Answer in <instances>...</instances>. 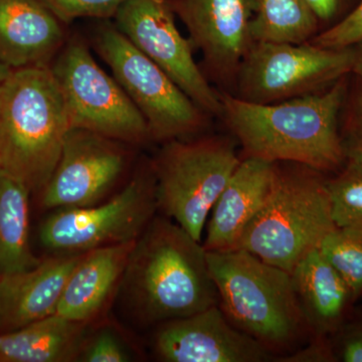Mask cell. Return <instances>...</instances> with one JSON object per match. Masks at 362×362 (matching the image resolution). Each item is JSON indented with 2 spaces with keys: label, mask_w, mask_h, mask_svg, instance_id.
<instances>
[{
  "label": "cell",
  "mask_w": 362,
  "mask_h": 362,
  "mask_svg": "<svg viewBox=\"0 0 362 362\" xmlns=\"http://www.w3.org/2000/svg\"><path fill=\"white\" fill-rule=\"evenodd\" d=\"M346 77L321 92L275 104L250 103L223 90L221 118L245 157L303 164L322 173L337 171L346 160L339 128Z\"/></svg>",
  "instance_id": "1"
},
{
  "label": "cell",
  "mask_w": 362,
  "mask_h": 362,
  "mask_svg": "<svg viewBox=\"0 0 362 362\" xmlns=\"http://www.w3.org/2000/svg\"><path fill=\"white\" fill-rule=\"evenodd\" d=\"M121 284L145 323L159 325L218 304L206 249L165 218H154L136 240Z\"/></svg>",
  "instance_id": "2"
},
{
  "label": "cell",
  "mask_w": 362,
  "mask_h": 362,
  "mask_svg": "<svg viewBox=\"0 0 362 362\" xmlns=\"http://www.w3.org/2000/svg\"><path fill=\"white\" fill-rule=\"evenodd\" d=\"M70 129L51 66L11 70L0 83V169L30 192L51 180Z\"/></svg>",
  "instance_id": "3"
},
{
  "label": "cell",
  "mask_w": 362,
  "mask_h": 362,
  "mask_svg": "<svg viewBox=\"0 0 362 362\" xmlns=\"http://www.w3.org/2000/svg\"><path fill=\"white\" fill-rule=\"evenodd\" d=\"M221 310L272 352L289 349L308 330L290 272L245 250L206 251Z\"/></svg>",
  "instance_id": "4"
},
{
  "label": "cell",
  "mask_w": 362,
  "mask_h": 362,
  "mask_svg": "<svg viewBox=\"0 0 362 362\" xmlns=\"http://www.w3.org/2000/svg\"><path fill=\"white\" fill-rule=\"evenodd\" d=\"M335 228L323 173L303 164L277 162L270 195L243 233L237 250L291 272Z\"/></svg>",
  "instance_id": "5"
},
{
  "label": "cell",
  "mask_w": 362,
  "mask_h": 362,
  "mask_svg": "<svg viewBox=\"0 0 362 362\" xmlns=\"http://www.w3.org/2000/svg\"><path fill=\"white\" fill-rule=\"evenodd\" d=\"M242 159L230 138L165 142L152 164L158 209L201 242L207 218Z\"/></svg>",
  "instance_id": "6"
},
{
  "label": "cell",
  "mask_w": 362,
  "mask_h": 362,
  "mask_svg": "<svg viewBox=\"0 0 362 362\" xmlns=\"http://www.w3.org/2000/svg\"><path fill=\"white\" fill-rule=\"evenodd\" d=\"M354 47L252 42L240 62L233 96L275 104L328 89L352 73Z\"/></svg>",
  "instance_id": "7"
},
{
  "label": "cell",
  "mask_w": 362,
  "mask_h": 362,
  "mask_svg": "<svg viewBox=\"0 0 362 362\" xmlns=\"http://www.w3.org/2000/svg\"><path fill=\"white\" fill-rule=\"evenodd\" d=\"M96 47L144 117L150 139L164 143L182 139L206 125L209 115L116 26H104L97 33Z\"/></svg>",
  "instance_id": "8"
},
{
  "label": "cell",
  "mask_w": 362,
  "mask_h": 362,
  "mask_svg": "<svg viewBox=\"0 0 362 362\" xmlns=\"http://www.w3.org/2000/svg\"><path fill=\"white\" fill-rule=\"evenodd\" d=\"M51 70L65 99L71 128L121 143L141 144L150 139L144 117L82 42L64 45Z\"/></svg>",
  "instance_id": "9"
},
{
  "label": "cell",
  "mask_w": 362,
  "mask_h": 362,
  "mask_svg": "<svg viewBox=\"0 0 362 362\" xmlns=\"http://www.w3.org/2000/svg\"><path fill=\"white\" fill-rule=\"evenodd\" d=\"M158 209L153 168L135 176L108 201L58 209L44 221L40 240L59 254H82L138 240Z\"/></svg>",
  "instance_id": "10"
},
{
  "label": "cell",
  "mask_w": 362,
  "mask_h": 362,
  "mask_svg": "<svg viewBox=\"0 0 362 362\" xmlns=\"http://www.w3.org/2000/svg\"><path fill=\"white\" fill-rule=\"evenodd\" d=\"M116 28L151 59L209 116L221 117V93L195 63L192 44L176 26L168 0H126L115 16Z\"/></svg>",
  "instance_id": "11"
},
{
  "label": "cell",
  "mask_w": 362,
  "mask_h": 362,
  "mask_svg": "<svg viewBox=\"0 0 362 362\" xmlns=\"http://www.w3.org/2000/svg\"><path fill=\"white\" fill-rule=\"evenodd\" d=\"M126 163L127 153L121 142L71 128L56 169L42 192V206L62 209L98 204L123 175Z\"/></svg>",
  "instance_id": "12"
},
{
  "label": "cell",
  "mask_w": 362,
  "mask_h": 362,
  "mask_svg": "<svg viewBox=\"0 0 362 362\" xmlns=\"http://www.w3.org/2000/svg\"><path fill=\"white\" fill-rule=\"evenodd\" d=\"M171 6L187 26L192 45L202 52L211 77L233 87L240 62L252 44L256 0H176Z\"/></svg>",
  "instance_id": "13"
},
{
  "label": "cell",
  "mask_w": 362,
  "mask_h": 362,
  "mask_svg": "<svg viewBox=\"0 0 362 362\" xmlns=\"http://www.w3.org/2000/svg\"><path fill=\"white\" fill-rule=\"evenodd\" d=\"M153 349L166 362H263L273 352L240 331L220 304L159 324Z\"/></svg>",
  "instance_id": "14"
},
{
  "label": "cell",
  "mask_w": 362,
  "mask_h": 362,
  "mask_svg": "<svg viewBox=\"0 0 362 362\" xmlns=\"http://www.w3.org/2000/svg\"><path fill=\"white\" fill-rule=\"evenodd\" d=\"M83 254L42 259L30 270L0 278V332L54 315L66 281Z\"/></svg>",
  "instance_id": "15"
},
{
  "label": "cell",
  "mask_w": 362,
  "mask_h": 362,
  "mask_svg": "<svg viewBox=\"0 0 362 362\" xmlns=\"http://www.w3.org/2000/svg\"><path fill=\"white\" fill-rule=\"evenodd\" d=\"M275 175L276 163L252 157L240 160L211 211L206 251L237 250L243 233L270 195Z\"/></svg>",
  "instance_id": "16"
},
{
  "label": "cell",
  "mask_w": 362,
  "mask_h": 362,
  "mask_svg": "<svg viewBox=\"0 0 362 362\" xmlns=\"http://www.w3.org/2000/svg\"><path fill=\"white\" fill-rule=\"evenodd\" d=\"M62 23L37 0H0V61L11 70L47 66L65 44Z\"/></svg>",
  "instance_id": "17"
},
{
  "label": "cell",
  "mask_w": 362,
  "mask_h": 362,
  "mask_svg": "<svg viewBox=\"0 0 362 362\" xmlns=\"http://www.w3.org/2000/svg\"><path fill=\"white\" fill-rule=\"evenodd\" d=\"M136 240L84 252L66 281L57 315L87 325L94 320L122 282Z\"/></svg>",
  "instance_id": "18"
},
{
  "label": "cell",
  "mask_w": 362,
  "mask_h": 362,
  "mask_svg": "<svg viewBox=\"0 0 362 362\" xmlns=\"http://www.w3.org/2000/svg\"><path fill=\"white\" fill-rule=\"evenodd\" d=\"M290 274L308 330L315 337L334 334L354 302L344 279L319 247L300 259Z\"/></svg>",
  "instance_id": "19"
},
{
  "label": "cell",
  "mask_w": 362,
  "mask_h": 362,
  "mask_svg": "<svg viewBox=\"0 0 362 362\" xmlns=\"http://www.w3.org/2000/svg\"><path fill=\"white\" fill-rule=\"evenodd\" d=\"M87 324L63 317H47L7 332H0V362H66L78 358Z\"/></svg>",
  "instance_id": "20"
},
{
  "label": "cell",
  "mask_w": 362,
  "mask_h": 362,
  "mask_svg": "<svg viewBox=\"0 0 362 362\" xmlns=\"http://www.w3.org/2000/svg\"><path fill=\"white\" fill-rule=\"evenodd\" d=\"M30 194L20 180L0 169V275L30 270L42 259L30 244Z\"/></svg>",
  "instance_id": "21"
},
{
  "label": "cell",
  "mask_w": 362,
  "mask_h": 362,
  "mask_svg": "<svg viewBox=\"0 0 362 362\" xmlns=\"http://www.w3.org/2000/svg\"><path fill=\"white\" fill-rule=\"evenodd\" d=\"M320 21L305 0H256L252 42L301 45L318 35Z\"/></svg>",
  "instance_id": "22"
},
{
  "label": "cell",
  "mask_w": 362,
  "mask_h": 362,
  "mask_svg": "<svg viewBox=\"0 0 362 362\" xmlns=\"http://www.w3.org/2000/svg\"><path fill=\"white\" fill-rule=\"evenodd\" d=\"M337 228H362V156L349 154L339 173L327 180Z\"/></svg>",
  "instance_id": "23"
},
{
  "label": "cell",
  "mask_w": 362,
  "mask_h": 362,
  "mask_svg": "<svg viewBox=\"0 0 362 362\" xmlns=\"http://www.w3.org/2000/svg\"><path fill=\"white\" fill-rule=\"evenodd\" d=\"M319 250L344 279L354 301L362 296V228H337Z\"/></svg>",
  "instance_id": "24"
},
{
  "label": "cell",
  "mask_w": 362,
  "mask_h": 362,
  "mask_svg": "<svg viewBox=\"0 0 362 362\" xmlns=\"http://www.w3.org/2000/svg\"><path fill=\"white\" fill-rule=\"evenodd\" d=\"M61 23L81 18H106L115 16L126 0H37Z\"/></svg>",
  "instance_id": "25"
},
{
  "label": "cell",
  "mask_w": 362,
  "mask_h": 362,
  "mask_svg": "<svg viewBox=\"0 0 362 362\" xmlns=\"http://www.w3.org/2000/svg\"><path fill=\"white\" fill-rule=\"evenodd\" d=\"M361 42L362 0L341 21L319 33L309 42L327 49H344Z\"/></svg>",
  "instance_id": "26"
},
{
  "label": "cell",
  "mask_w": 362,
  "mask_h": 362,
  "mask_svg": "<svg viewBox=\"0 0 362 362\" xmlns=\"http://www.w3.org/2000/svg\"><path fill=\"white\" fill-rule=\"evenodd\" d=\"M82 361L88 362H125L131 356L120 337L112 330L102 329L94 335L89 342L83 345L80 356Z\"/></svg>",
  "instance_id": "27"
},
{
  "label": "cell",
  "mask_w": 362,
  "mask_h": 362,
  "mask_svg": "<svg viewBox=\"0 0 362 362\" xmlns=\"http://www.w3.org/2000/svg\"><path fill=\"white\" fill-rule=\"evenodd\" d=\"M357 77L354 90L347 93L344 106L347 107L341 133L345 153L362 156V77Z\"/></svg>",
  "instance_id": "28"
},
{
  "label": "cell",
  "mask_w": 362,
  "mask_h": 362,
  "mask_svg": "<svg viewBox=\"0 0 362 362\" xmlns=\"http://www.w3.org/2000/svg\"><path fill=\"white\" fill-rule=\"evenodd\" d=\"M331 345L334 361L362 362V320L344 324Z\"/></svg>",
  "instance_id": "29"
},
{
  "label": "cell",
  "mask_w": 362,
  "mask_h": 362,
  "mask_svg": "<svg viewBox=\"0 0 362 362\" xmlns=\"http://www.w3.org/2000/svg\"><path fill=\"white\" fill-rule=\"evenodd\" d=\"M325 337H315V341L300 351L294 352L287 357L286 361L320 362L334 361L330 343L325 342Z\"/></svg>",
  "instance_id": "30"
},
{
  "label": "cell",
  "mask_w": 362,
  "mask_h": 362,
  "mask_svg": "<svg viewBox=\"0 0 362 362\" xmlns=\"http://www.w3.org/2000/svg\"><path fill=\"white\" fill-rule=\"evenodd\" d=\"M312 11L315 13L320 23H330L339 21V16L342 13L346 0H305Z\"/></svg>",
  "instance_id": "31"
},
{
  "label": "cell",
  "mask_w": 362,
  "mask_h": 362,
  "mask_svg": "<svg viewBox=\"0 0 362 362\" xmlns=\"http://www.w3.org/2000/svg\"><path fill=\"white\" fill-rule=\"evenodd\" d=\"M354 68H352V73L354 75L362 77V42L359 44L354 45Z\"/></svg>",
  "instance_id": "32"
},
{
  "label": "cell",
  "mask_w": 362,
  "mask_h": 362,
  "mask_svg": "<svg viewBox=\"0 0 362 362\" xmlns=\"http://www.w3.org/2000/svg\"><path fill=\"white\" fill-rule=\"evenodd\" d=\"M11 71V69H9L8 66L4 65V64L0 61V83H1L2 81H4V78H6L7 76L9 75Z\"/></svg>",
  "instance_id": "33"
},
{
  "label": "cell",
  "mask_w": 362,
  "mask_h": 362,
  "mask_svg": "<svg viewBox=\"0 0 362 362\" xmlns=\"http://www.w3.org/2000/svg\"><path fill=\"white\" fill-rule=\"evenodd\" d=\"M0 278H1V275H0Z\"/></svg>",
  "instance_id": "34"
}]
</instances>
